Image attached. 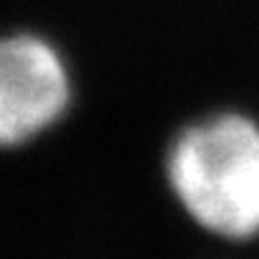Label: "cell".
<instances>
[{"label": "cell", "mask_w": 259, "mask_h": 259, "mask_svg": "<svg viewBox=\"0 0 259 259\" xmlns=\"http://www.w3.org/2000/svg\"><path fill=\"white\" fill-rule=\"evenodd\" d=\"M165 171L196 224L229 240L259 234V124L248 116L221 113L182 130Z\"/></svg>", "instance_id": "1"}, {"label": "cell", "mask_w": 259, "mask_h": 259, "mask_svg": "<svg viewBox=\"0 0 259 259\" xmlns=\"http://www.w3.org/2000/svg\"><path fill=\"white\" fill-rule=\"evenodd\" d=\"M72 83L50 41L0 36V146H17L53 127L69 108Z\"/></svg>", "instance_id": "2"}]
</instances>
